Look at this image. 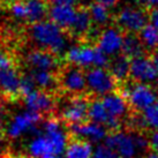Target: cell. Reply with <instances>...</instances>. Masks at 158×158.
I'll use <instances>...</instances> for the list:
<instances>
[{"label": "cell", "mask_w": 158, "mask_h": 158, "mask_svg": "<svg viewBox=\"0 0 158 158\" xmlns=\"http://www.w3.org/2000/svg\"><path fill=\"white\" fill-rule=\"evenodd\" d=\"M66 31L52 21H42V22L31 24L29 35L42 50L50 51L56 56H60L67 48Z\"/></svg>", "instance_id": "obj_1"}, {"label": "cell", "mask_w": 158, "mask_h": 158, "mask_svg": "<svg viewBox=\"0 0 158 158\" xmlns=\"http://www.w3.org/2000/svg\"><path fill=\"white\" fill-rule=\"evenodd\" d=\"M123 84L125 85L119 90V92L126 98L129 107L136 112L142 113L158 101L157 92L149 84L137 82H132L129 84L126 82Z\"/></svg>", "instance_id": "obj_2"}, {"label": "cell", "mask_w": 158, "mask_h": 158, "mask_svg": "<svg viewBox=\"0 0 158 158\" xmlns=\"http://www.w3.org/2000/svg\"><path fill=\"white\" fill-rule=\"evenodd\" d=\"M149 12L145 8L127 6L119 10L114 22L125 34H140L147 24H149Z\"/></svg>", "instance_id": "obj_3"}, {"label": "cell", "mask_w": 158, "mask_h": 158, "mask_svg": "<svg viewBox=\"0 0 158 158\" xmlns=\"http://www.w3.org/2000/svg\"><path fill=\"white\" fill-rule=\"evenodd\" d=\"M42 119H43L42 114L30 111L16 114L6 128V135L13 140L19 139L28 133L40 135L42 134V129L38 128V125L42 123Z\"/></svg>", "instance_id": "obj_4"}, {"label": "cell", "mask_w": 158, "mask_h": 158, "mask_svg": "<svg viewBox=\"0 0 158 158\" xmlns=\"http://www.w3.org/2000/svg\"><path fill=\"white\" fill-rule=\"evenodd\" d=\"M59 88L67 94L74 96H82L84 91L88 90L87 76L82 68L73 65H67L61 68L58 74Z\"/></svg>", "instance_id": "obj_5"}, {"label": "cell", "mask_w": 158, "mask_h": 158, "mask_svg": "<svg viewBox=\"0 0 158 158\" xmlns=\"http://www.w3.org/2000/svg\"><path fill=\"white\" fill-rule=\"evenodd\" d=\"M88 90L97 96H106L117 91L118 82L107 68H90L85 73Z\"/></svg>", "instance_id": "obj_6"}, {"label": "cell", "mask_w": 158, "mask_h": 158, "mask_svg": "<svg viewBox=\"0 0 158 158\" xmlns=\"http://www.w3.org/2000/svg\"><path fill=\"white\" fill-rule=\"evenodd\" d=\"M104 143L112 148L118 154L119 157L135 158L140 154V150L137 148L134 139V134L131 133L123 131L110 133L104 141Z\"/></svg>", "instance_id": "obj_7"}, {"label": "cell", "mask_w": 158, "mask_h": 158, "mask_svg": "<svg viewBox=\"0 0 158 158\" xmlns=\"http://www.w3.org/2000/svg\"><path fill=\"white\" fill-rule=\"evenodd\" d=\"M90 102L85 96H73L61 111V118L68 126L83 123L88 120Z\"/></svg>", "instance_id": "obj_8"}, {"label": "cell", "mask_w": 158, "mask_h": 158, "mask_svg": "<svg viewBox=\"0 0 158 158\" xmlns=\"http://www.w3.org/2000/svg\"><path fill=\"white\" fill-rule=\"evenodd\" d=\"M131 79L134 82L145 84L158 81V70L149 56H143L131 60Z\"/></svg>", "instance_id": "obj_9"}, {"label": "cell", "mask_w": 158, "mask_h": 158, "mask_svg": "<svg viewBox=\"0 0 158 158\" xmlns=\"http://www.w3.org/2000/svg\"><path fill=\"white\" fill-rule=\"evenodd\" d=\"M23 103L28 111L43 115L45 113H50L54 109L56 98L52 92L36 89L23 97Z\"/></svg>", "instance_id": "obj_10"}, {"label": "cell", "mask_w": 158, "mask_h": 158, "mask_svg": "<svg viewBox=\"0 0 158 158\" xmlns=\"http://www.w3.org/2000/svg\"><path fill=\"white\" fill-rule=\"evenodd\" d=\"M125 32L118 27H109L102 31L97 37V48L107 56H117L123 50Z\"/></svg>", "instance_id": "obj_11"}, {"label": "cell", "mask_w": 158, "mask_h": 158, "mask_svg": "<svg viewBox=\"0 0 158 158\" xmlns=\"http://www.w3.org/2000/svg\"><path fill=\"white\" fill-rule=\"evenodd\" d=\"M69 133L73 137L85 140L90 143H98L105 141L107 137V129L103 125L94 121H85L83 123L70 125Z\"/></svg>", "instance_id": "obj_12"}, {"label": "cell", "mask_w": 158, "mask_h": 158, "mask_svg": "<svg viewBox=\"0 0 158 158\" xmlns=\"http://www.w3.org/2000/svg\"><path fill=\"white\" fill-rule=\"evenodd\" d=\"M96 58V46H91L88 44H79L72 46L65 53V59L69 65L87 68L94 67Z\"/></svg>", "instance_id": "obj_13"}, {"label": "cell", "mask_w": 158, "mask_h": 158, "mask_svg": "<svg viewBox=\"0 0 158 158\" xmlns=\"http://www.w3.org/2000/svg\"><path fill=\"white\" fill-rule=\"evenodd\" d=\"M88 118L90 121L103 125L111 133L119 132L120 131L121 120L111 117L110 114H109V112L106 111L105 106H104V104H103V102L101 99L95 98V99H92L90 102Z\"/></svg>", "instance_id": "obj_14"}, {"label": "cell", "mask_w": 158, "mask_h": 158, "mask_svg": "<svg viewBox=\"0 0 158 158\" xmlns=\"http://www.w3.org/2000/svg\"><path fill=\"white\" fill-rule=\"evenodd\" d=\"M27 64L31 70H48L54 72L59 68L60 62L58 56L42 48L32 50L27 54Z\"/></svg>", "instance_id": "obj_15"}, {"label": "cell", "mask_w": 158, "mask_h": 158, "mask_svg": "<svg viewBox=\"0 0 158 158\" xmlns=\"http://www.w3.org/2000/svg\"><path fill=\"white\" fill-rule=\"evenodd\" d=\"M77 9L74 6H66V5H60V6H51L48 10V18L50 21L56 23L61 29L68 34L69 29L72 28L76 19Z\"/></svg>", "instance_id": "obj_16"}, {"label": "cell", "mask_w": 158, "mask_h": 158, "mask_svg": "<svg viewBox=\"0 0 158 158\" xmlns=\"http://www.w3.org/2000/svg\"><path fill=\"white\" fill-rule=\"evenodd\" d=\"M101 101L103 102L106 111L109 112L111 117L121 120L123 117L127 115L129 104L119 91H114L106 96H103Z\"/></svg>", "instance_id": "obj_17"}, {"label": "cell", "mask_w": 158, "mask_h": 158, "mask_svg": "<svg viewBox=\"0 0 158 158\" xmlns=\"http://www.w3.org/2000/svg\"><path fill=\"white\" fill-rule=\"evenodd\" d=\"M21 75L19 74L16 68L0 72V90L4 92L8 98L15 99L20 94V83H21Z\"/></svg>", "instance_id": "obj_18"}, {"label": "cell", "mask_w": 158, "mask_h": 158, "mask_svg": "<svg viewBox=\"0 0 158 158\" xmlns=\"http://www.w3.org/2000/svg\"><path fill=\"white\" fill-rule=\"evenodd\" d=\"M92 19L89 12V8L81 7L77 9L76 19L72 28L68 31V35H72L77 38H85L89 36L92 28Z\"/></svg>", "instance_id": "obj_19"}, {"label": "cell", "mask_w": 158, "mask_h": 158, "mask_svg": "<svg viewBox=\"0 0 158 158\" xmlns=\"http://www.w3.org/2000/svg\"><path fill=\"white\" fill-rule=\"evenodd\" d=\"M27 7V22L35 23L45 21L48 16V2L46 0H24Z\"/></svg>", "instance_id": "obj_20"}, {"label": "cell", "mask_w": 158, "mask_h": 158, "mask_svg": "<svg viewBox=\"0 0 158 158\" xmlns=\"http://www.w3.org/2000/svg\"><path fill=\"white\" fill-rule=\"evenodd\" d=\"M109 70L118 83H126L128 77H131V59L120 53L111 60Z\"/></svg>", "instance_id": "obj_21"}, {"label": "cell", "mask_w": 158, "mask_h": 158, "mask_svg": "<svg viewBox=\"0 0 158 158\" xmlns=\"http://www.w3.org/2000/svg\"><path fill=\"white\" fill-rule=\"evenodd\" d=\"M94 148L90 142L72 137L65 151V158H92Z\"/></svg>", "instance_id": "obj_22"}, {"label": "cell", "mask_w": 158, "mask_h": 158, "mask_svg": "<svg viewBox=\"0 0 158 158\" xmlns=\"http://www.w3.org/2000/svg\"><path fill=\"white\" fill-rule=\"evenodd\" d=\"M27 151H28V155L31 158H44L48 155H54L52 145L50 143L48 139L43 133L40 135H36L29 142Z\"/></svg>", "instance_id": "obj_23"}, {"label": "cell", "mask_w": 158, "mask_h": 158, "mask_svg": "<svg viewBox=\"0 0 158 158\" xmlns=\"http://www.w3.org/2000/svg\"><path fill=\"white\" fill-rule=\"evenodd\" d=\"M145 48L141 42L140 37L136 34H125L123 36V43L121 54L128 59H135L139 57H143Z\"/></svg>", "instance_id": "obj_24"}, {"label": "cell", "mask_w": 158, "mask_h": 158, "mask_svg": "<svg viewBox=\"0 0 158 158\" xmlns=\"http://www.w3.org/2000/svg\"><path fill=\"white\" fill-rule=\"evenodd\" d=\"M31 76L35 81L36 87L40 90L52 92L54 88H59L58 74L48 70H31Z\"/></svg>", "instance_id": "obj_25"}, {"label": "cell", "mask_w": 158, "mask_h": 158, "mask_svg": "<svg viewBox=\"0 0 158 158\" xmlns=\"http://www.w3.org/2000/svg\"><path fill=\"white\" fill-rule=\"evenodd\" d=\"M139 37L144 48L148 50L150 53L158 50V29L151 23L147 24L142 29V31L139 34Z\"/></svg>", "instance_id": "obj_26"}, {"label": "cell", "mask_w": 158, "mask_h": 158, "mask_svg": "<svg viewBox=\"0 0 158 158\" xmlns=\"http://www.w3.org/2000/svg\"><path fill=\"white\" fill-rule=\"evenodd\" d=\"M89 12H90V15H91L92 22L97 24V26H105L111 19L109 8L104 7L101 4H97L95 1L89 6Z\"/></svg>", "instance_id": "obj_27"}, {"label": "cell", "mask_w": 158, "mask_h": 158, "mask_svg": "<svg viewBox=\"0 0 158 158\" xmlns=\"http://www.w3.org/2000/svg\"><path fill=\"white\" fill-rule=\"evenodd\" d=\"M141 115H142L145 128L154 129L155 132H158V101L145 111H143Z\"/></svg>", "instance_id": "obj_28"}, {"label": "cell", "mask_w": 158, "mask_h": 158, "mask_svg": "<svg viewBox=\"0 0 158 158\" xmlns=\"http://www.w3.org/2000/svg\"><path fill=\"white\" fill-rule=\"evenodd\" d=\"M9 13L18 21H27V7L24 0H14L9 5Z\"/></svg>", "instance_id": "obj_29"}, {"label": "cell", "mask_w": 158, "mask_h": 158, "mask_svg": "<svg viewBox=\"0 0 158 158\" xmlns=\"http://www.w3.org/2000/svg\"><path fill=\"white\" fill-rule=\"evenodd\" d=\"M118 154L114 151L112 148L106 145L104 142L98 144L94 149L92 152V158H118Z\"/></svg>", "instance_id": "obj_30"}, {"label": "cell", "mask_w": 158, "mask_h": 158, "mask_svg": "<svg viewBox=\"0 0 158 158\" xmlns=\"http://www.w3.org/2000/svg\"><path fill=\"white\" fill-rule=\"evenodd\" d=\"M34 90H36V83L34 79H32L31 74L22 75L21 83H20V94H21V96H27V95H29Z\"/></svg>", "instance_id": "obj_31"}, {"label": "cell", "mask_w": 158, "mask_h": 158, "mask_svg": "<svg viewBox=\"0 0 158 158\" xmlns=\"http://www.w3.org/2000/svg\"><path fill=\"white\" fill-rule=\"evenodd\" d=\"M16 68L15 59L12 54L6 51H0V72Z\"/></svg>", "instance_id": "obj_32"}, {"label": "cell", "mask_w": 158, "mask_h": 158, "mask_svg": "<svg viewBox=\"0 0 158 158\" xmlns=\"http://www.w3.org/2000/svg\"><path fill=\"white\" fill-rule=\"evenodd\" d=\"M149 144L152 152L158 155V132L151 133V135L149 137Z\"/></svg>", "instance_id": "obj_33"}, {"label": "cell", "mask_w": 158, "mask_h": 158, "mask_svg": "<svg viewBox=\"0 0 158 158\" xmlns=\"http://www.w3.org/2000/svg\"><path fill=\"white\" fill-rule=\"evenodd\" d=\"M141 2L143 5V8H145L148 12L158 8V0H141Z\"/></svg>", "instance_id": "obj_34"}, {"label": "cell", "mask_w": 158, "mask_h": 158, "mask_svg": "<svg viewBox=\"0 0 158 158\" xmlns=\"http://www.w3.org/2000/svg\"><path fill=\"white\" fill-rule=\"evenodd\" d=\"M48 4H52V6H60V5H66V6H74L79 0H46Z\"/></svg>", "instance_id": "obj_35"}, {"label": "cell", "mask_w": 158, "mask_h": 158, "mask_svg": "<svg viewBox=\"0 0 158 158\" xmlns=\"http://www.w3.org/2000/svg\"><path fill=\"white\" fill-rule=\"evenodd\" d=\"M149 18H150V23L158 29V8L149 12Z\"/></svg>", "instance_id": "obj_36"}, {"label": "cell", "mask_w": 158, "mask_h": 158, "mask_svg": "<svg viewBox=\"0 0 158 158\" xmlns=\"http://www.w3.org/2000/svg\"><path fill=\"white\" fill-rule=\"evenodd\" d=\"M95 2L103 5L104 7H106V8L110 9V8H112V7H114V6L117 5L118 0H95Z\"/></svg>", "instance_id": "obj_37"}, {"label": "cell", "mask_w": 158, "mask_h": 158, "mask_svg": "<svg viewBox=\"0 0 158 158\" xmlns=\"http://www.w3.org/2000/svg\"><path fill=\"white\" fill-rule=\"evenodd\" d=\"M4 121H5V110L4 106L0 104V135L4 131Z\"/></svg>", "instance_id": "obj_38"}, {"label": "cell", "mask_w": 158, "mask_h": 158, "mask_svg": "<svg viewBox=\"0 0 158 158\" xmlns=\"http://www.w3.org/2000/svg\"><path fill=\"white\" fill-rule=\"evenodd\" d=\"M149 58L151 59V61H152V64L155 65L156 69L158 70V50H157V51H154V52L150 53Z\"/></svg>", "instance_id": "obj_39"}, {"label": "cell", "mask_w": 158, "mask_h": 158, "mask_svg": "<svg viewBox=\"0 0 158 158\" xmlns=\"http://www.w3.org/2000/svg\"><path fill=\"white\" fill-rule=\"evenodd\" d=\"M142 158H158V155L151 152V154H149V155H145L144 157H142Z\"/></svg>", "instance_id": "obj_40"}, {"label": "cell", "mask_w": 158, "mask_h": 158, "mask_svg": "<svg viewBox=\"0 0 158 158\" xmlns=\"http://www.w3.org/2000/svg\"><path fill=\"white\" fill-rule=\"evenodd\" d=\"M44 158H61V156H57V155H48Z\"/></svg>", "instance_id": "obj_41"}, {"label": "cell", "mask_w": 158, "mask_h": 158, "mask_svg": "<svg viewBox=\"0 0 158 158\" xmlns=\"http://www.w3.org/2000/svg\"><path fill=\"white\" fill-rule=\"evenodd\" d=\"M118 158H123V157H118Z\"/></svg>", "instance_id": "obj_42"}, {"label": "cell", "mask_w": 158, "mask_h": 158, "mask_svg": "<svg viewBox=\"0 0 158 158\" xmlns=\"http://www.w3.org/2000/svg\"><path fill=\"white\" fill-rule=\"evenodd\" d=\"M0 158H1V157H0Z\"/></svg>", "instance_id": "obj_43"}]
</instances>
